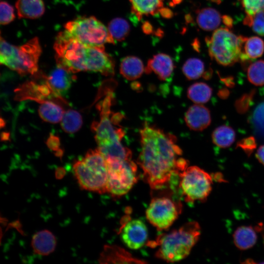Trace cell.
Masks as SVG:
<instances>
[{
  "label": "cell",
  "instance_id": "5",
  "mask_svg": "<svg viewBox=\"0 0 264 264\" xmlns=\"http://www.w3.org/2000/svg\"><path fill=\"white\" fill-rule=\"evenodd\" d=\"M0 62L20 75L33 74L38 68L42 48L37 37L17 46L0 38Z\"/></svg>",
  "mask_w": 264,
  "mask_h": 264
},
{
  "label": "cell",
  "instance_id": "24",
  "mask_svg": "<svg viewBox=\"0 0 264 264\" xmlns=\"http://www.w3.org/2000/svg\"><path fill=\"white\" fill-rule=\"evenodd\" d=\"M39 102V114L43 120L51 123L61 122L65 111L59 105L49 100H42Z\"/></svg>",
  "mask_w": 264,
  "mask_h": 264
},
{
  "label": "cell",
  "instance_id": "34",
  "mask_svg": "<svg viewBox=\"0 0 264 264\" xmlns=\"http://www.w3.org/2000/svg\"><path fill=\"white\" fill-rule=\"evenodd\" d=\"M0 22L2 25L9 23L15 18L13 7L6 1L0 2Z\"/></svg>",
  "mask_w": 264,
  "mask_h": 264
},
{
  "label": "cell",
  "instance_id": "25",
  "mask_svg": "<svg viewBox=\"0 0 264 264\" xmlns=\"http://www.w3.org/2000/svg\"><path fill=\"white\" fill-rule=\"evenodd\" d=\"M212 94V88L203 82H198L192 85L187 90L189 99L198 104L207 102L210 100Z\"/></svg>",
  "mask_w": 264,
  "mask_h": 264
},
{
  "label": "cell",
  "instance_id": "16",
  "mask_svg": "<svg viewBox=\"0 0 264 264\" xmlns=\"http://www.w3.org/2000/svg\"><path fill=\"white\" fill-rule=\"evenodd\" d=\"M72 72L57 66L47 77L46 84L56 96H61L70 88L74 79Z\"/></svg>",
  "mask_w": 264,
  "mask_h": 264
},
{
  "label": "cell",
  "instance_id": "19",
  "mask_svg": "<svg viewBox=\"0 0 264 264\" xmlns=\"http://www.w3.org/2000/svg\"><path fill=\"white\" fill-rule=\"evenodd\" d=\"M223 16L216 9L205 7L199 9L197 14L196 22L198 26L206 31L217 29L223 22Z\"/></svg>",
  "mask_w": 264,
  "mask_h": 264
},
{
  "label": "cell",
  "instance_id": "7",
  "mask_svg": "<svg viewBox=\"0 0 264 264\" xmlns=\"http://www.w3.org/2000/svg\"><path fill=\"white\" fill-rule=\"evenodd\" d=\"M87 46L65 30L58 33L54 44L57 66L74 73L86 71Z\"/></svg>",
  "mask_w": 264,
  "mask_h": 264
},
{
  "label": "cell",
  "instance_id": "4",
  "mask_svg": "<svg viewBox=\"0 0 264 264\" xmlns=\"http://www.w3.org/2000/svg\"><path fill=\"white\" fill-rule=\"evenodd\" d=\"M73 171L82 189L101 194L107 193V161L97 148L88 151L83 158L76 161Z\"/></svg>",
  "mask_w": 264,
  "mask_h": 264
},
{
  "label": "cell",
  "instance_id": "27",
  "mask_svg": "<svg viewBox=\"0 0 264 264\" xmlns=\"http://www.w3.org/2000/svg\"><path fill=\"white\" fill-rule=\"evenodd\" d=\"M83 123L82 117L79 112L73 110L65 111L61 121L63 130L67 133H74L77 132Z\"/></svg>",
  "mask_w": 264,
  "mask_h": 264
},
{
  "label": "cell",
  "instance_id": "30",
  "mask_svg": "<svg viewBox=\"0 0 264 264\" xmlns=\"http://www.w3.org/2000/svg\"><path fill=\"white\" fill-rule=\"evenodd\" d=\"M244 52L248 58L261 57L264 51V43L262 39L253 36L246 38L243 44Z\"/></svg>",
  "mask_w": 264,
  "mask_h": 264
},
{
  "label": "cell",
  "instance_id": "11",
  "mask_svg": "<svg viewBox=\"0 0 264 264\" xmlns=\"http://www.w3.org/2000/svg\"><path fill=\"white\" fill-rule=\"evenodd\" d=\"M182 205L166 197H155L151 200L146 210L147 219L158 230L169 228L177 219Z\"/></svg>",
  "mask_w": 264,
  "mask_h": 264
},
{
  "label": "cell",
  "instance_id": "15",
  "mask_svg": "<svg viewBox=\"0 0 264 264\" xmlns=\"http://www.w3.org/2000/svg\"><path fill=\"white\" fill-rule=\"evenodd\" d=\"M174 69L171 57L166 54L158 53L148 60L144 72L147 74L153 72L160 80L165 81L172 75Z\"/></svg>",
  "mask_w": 264,
  "mask_h": 264
},
{
  "label": "cell",
  "instance_id": "8",
  "mask_svg": "<svg viewBox=\"0 0 264 264\" xmlns=\"http://www.w3.org/2000/svg\"><path fill=\"white\" fill-rule=\"evenodd\" d=\"M65 28L72 37L88 46L114 43L108 27L94 16L78 18L67 22Z\"/></svg>",
  "mask_w": 264,
  "mask_h": 264
},
{
  "label": "cell",
  "instance_id": "9",
  "mask_svg": "<svg viewBox=\"0 0 264 264\" xmlns=\"http://www.w3.org/2000/svg\"><path fill=\"white\" fill-rule=\"evenodd\" d=\"M108 168L107 193L113 198L127 194L137 182V165L132 159L106 158Z\"/></svg>",
  "mask_w": 264,
  "mask_h": 264
},
{
  "label": "cell",
  "instance_id": "36",
  "mask_svg": "<svg viewBox=\"0 0 264 264\" xmlns=\"http://www.w3.org/2000/svg\"><path fill=\"white\" fill-rule=\"evenodd\" d=\"M238 145L241 147L247 154H250L256 147L255 140L252 137H249L242 140Z\"/></svg>",
  "mask_w": 264,
  "mask_h": 264
},
{
  "label": "cell",
  "instance_id": "10",
  "mask_svg": "<svg viewBox=\"0 0 264 264\" xmlns=\"http://www.w3.org/2000/svg\"><path fill=\"white\" fill-rule=\"evenodd\" d=\"M179 187L185 200L204 201L212 191V176L196 166H188L178 174Z\"/></svg>",
  "mask_w": 264,
  "mask_h": 264
},
{
  "label": "cell",
  "instance_id": "31",
  "mask_svg": "<svg viewBox=\"0 0 264 264\" xmlns=\"http://www.w3.org/2000/svg\"><path fill=\"white\" fill-rule=\"evenodd\" d=\"M249 82L256 86L264 85V61L259 60L251 64L247 69Z\"/></svg>",
  "mask_w": 264,
  "mask_h": 264
},
{
  "label": "cell",
  "instance_id": "26",
  "mask_svg": "<svg viewBox=\"0 0 264 264\" xmlns=\"http://www.w3.org/2000/svg\"><path fill=\"white\" fill-rule=\"evenodd\" d=\"M212 138L213 143L220 148L230 146L235 139L234 130L226 125H222L217 128L213 132Z\"/></svg>",
  "mask_w": 264,
  "mask_h": 264
},
{
  "label": "cell",
  "instance_id": "28",
  "mask_svg": "<svg viewBox=\"0 0 264 264\" xmlns=\"http://www.w3.org/2000/svg\"><path fill=\"white\" fill-rule=\"evenodd\" d=\"M108 28L113 38L118 41L124 40L130 31L129 22L121 18L112 19L109 22Z\"/></svg>",
  "mask_w": 264,
  "mask_h": 264
},
{
  "label": "cell",
  "instance_id": "38",
  "mask_svg": "<svg viewBox=\"0 0 264 264\" xmlns=\"http://www.w3.org/2000/svg\"><path fill=\"white\" fill-rule=\"evenodd\" d=\"M212 178L216 182H226V180L223 178V174L220 172L216 173L212 176Z\"/></svg>",
  "mask_w": 264,
  "mask_h": 264
},
{
  "label": "cell",
  "instance_id": "23",
  "mask_svg": "<svg viewBox=\"0 0 264 264\" xmlns=\"http://www.w3.org/2000/svg\"><path fill=\"white\" fill-rule=\"evenodd\" d=\"M234 242L240 250H246L253 247L256 242L257 236L254 228L250 226L239 227L233 234Z\"/></svg>",
  "mask_w": 264,
  "mask_h": 264
},
{
  "label": "cell",
  "instance_id": "35",
  "mask_svg": "<svg viewBox=\"0 0 264 264\" xmlns=\"http://www.w3.org/2000/svg\"><path fill=\"white\" fill-rule=\"evenodd\" d=\"M252 121L258 132L264 133V102L260 104L254 111Z\"/></svg>",
  "mask_w": 264,
  "mask_h": 264
},
{
  "label": "cell",
  "instance_id": "33",
  "mask_svg": "<svg viewBox=\"0 0 264 264\" xmlns=\"http://www.w3.org/2000/svg\"><path fill=\"white\" fill-rule=\"evenodd\" d=\"M246 15L264 12V0H240Z\"/></svg>",
  "mask_w": 264,
  "mask_h": 264
},
{
  "label": "cell",
  "instance_id": "20",
  "mask_svg": "<svg viewBox=\"0 0 264 264\" xmlns=\"http://www.w3.org/2000/svg\"><path fill=\"white\" fill-rule=\"evenodd\" d=\"M15 5L19 18L37 19L45 11L43 0H17Z\"/></svg>",
  "mask_w": 264,
  "mask_h": 264
},
{
  "label": "cell",
  "instance_id": "29",
  "mask_svg": "<svg viewBox=\"0 0 264 264\" xmlns=\"http://www.w3.org/2000/svg\"><path fill=\"white\" fill-rule=\"evenodd\" d=\"M204 69V63L196 58L188 59L182 66L183 73L188 80L199 78L203 74Z\"/></svg>",
  "mask_w": 264,
  "mask_h": 264
},
{
  "label": "cell",
  "instance_id": "1",
  "mask_svg": "<svg viewBox=\"0 0 264 264\" xmlns=\"http://www.w3.org/2000/svg\"><path fill=\"white\" fill-rule=\"evenodd\" d=\"M140 136L141 151L137 163L152 189L162 188L174 174L178 175L188 167L187 160L181 157L182 150L174 135L145 124Z\"/></svg>",
  "mask_w": 264,
  "mask_h": 264
},
{
  "label": "cell",
  "instance_id": "18",
  "mask_svg": "<svg viewBox=\"0 0 264 264\" xmlns=\"http://www.w3.org/2000/svg\"><path fill=\"white\" fill-rule=\"evenodd\" d=\"M31 245L35 253L47 255L54 251L56 240L51 232L44 230L36 233L33 236Z\"/></svg>",
  "mask_w": 264,
  "mask_h": 264
},
{
  "label": "cell",
  "instance_id": "6",
  "mask_svg": "<svg viewBox=\"0 0 264 264\" xmlns=\"http://www.w3.org/2000/svg\"><path fill=\"white\" fill-rule=\"evenodd\" d=\"M246 38L236 35L228 27L217 29L206 39L209 54L218 64L224 66L247 60L248 58L242 50Z\"/></svg>",
  "mask_w": 264,
  "mask_h": 264
},
{
  "label": "cell",
  "instance_id": "12",
  "mask_svg": "<svg viewBox=\"0 0 264 264\" xmlns=\"http://www.w3.org/2000/svg\"><path fill=\"white\" fill-rule=\"evenodd\" d=\"M85 66L86 71L100 72L106 76L114 74V61L106 52L104 45L87 47Z\"/></svg>",
  "mask_w": 264,
  "mask_h": 264
},
{
  "label": "cell",
  "instance_id": "32",
  "mask_svg": "<svg viewBox=\"0 0 264 264\" xmlns=\"http://www.w3.org/2000/svg\"><path fill=\"white\" fill-rule=\"evenodd\" d=\"M243 23L251 27L256 33L264 36V12L254 15H246Z\"/></svg>",
  "mask_w": 264,
  "mask_h": 264
},
{
  "label": "cell",
  "instance_id": "2",
  "mask_svg": "<svg viewBox=\"0 0 264 264\" xmlns=\"http://www.w3.org/2000/svg\"><path fill=\"white\" fill-rule=\"evenodd\" d=\"M112 99V93L110 92L100 104L99 121L94 122L91 126L95 134L97 149L106 159L116 157L132 159L131 151L122 143L125 133L121 127H118L121 115L116 113L111 116Z\"/></svg>",
  "mask_w": 264,
  "mask_h": 264
},
{
  "label": "cell",
  "instance_id": "37",
  "mask_svg": "<svg viewBox=\"0 0 264 264\" xmlns=\"http://www.w3.org/2000/svg\"><path fill=\"white\" fill-rule=\"evenodd\" d=\"M256 156L260 162L264 165V145L261 146L258 149Z\"/></svg>",
  "mask_w": 264,
  "mask_h": 264
},
{
  "label": "cell",
  "instance_id": "21",
  "mask_svg": "<svg viewBox=\"0 0 264 264\" xmlns=\"http://www.w3.org/2000/svg\"><path fill=\"white\" fill-rule=\"evenodd\" d=\"M145 71L143 62L138 57L129 56L124 58L120 63V72L130 81L138 79Z\"/></svg>",
  "mask_w": 264,
  "mask_h": 264
},
{
  "label": "cell",
  "instance_id": "17",
  "mask_svg": "<svg viewBox=\"0 0 264 264\" xmlns=\"http://www.w3.org/2000/svg\"><path fill=\"white\" fill-rule=\"evenodd\" d=\"M101 263H144L115 245H105L99 259Z\"/></svg>",
  "mask_w": 264,
  "mask_h": 264
},
{
  "label": "cell",
  "instance_id": "3",
  "mask_svg": "<svg viewBox=\"0 0 264 264\" xmlns=\"http://www.w3.org/2000/svg\"><path fill=\"white\" fill-rule=\"evenodd\" d=\"M200 227L195 221L186 223L180 228L159 236L148 242V246H158L155 256L167 262L180 261L190 254L198 241Z\"/></svg>",
  "mask_w": 264,
  "mask_h": 264
},
{
  "label": "cell",
  "instance_id": "39",
  "mask_svg": "<svg viewBox=\"0 0 264 264\" xmlns=\"http://www.w3.org/2000/svg\"><path fill=\"white\" fill-rule=\"evenodd\" d=\"M143 30L145 33H151L152 32V26L148 22H145L143 25Z\"/></svg>",
  "mask_w": 264,
  "mask_h": 264
},
{
  "label": "cell",
  "instance_id": "22",
  "mask_svg": "<svg viewBox=\"0 0 264 264\" xmlns=\"http://www.w3.org/2000/svg\"><path fill=\"white\" fill-rule=\"evenodd\" d=\"M132 12L140 20L143 16L154 15L160 11L163 0H129Z\"/></svg>",
  "mask_w": 264,
  "mask_h": 264
},
{
  "label": "cell",
  "instance_id": "13",
  "mask_svg": "<svg viewBox=\"0 0 264 264\" xmlns=\"http://www.w3.org/2000/svg\"><path fill=\"white\" fill-rule=\"evenodd\" d=\"M120 229L121 240L132 249L141 248L148 238V230L145 224L139 219L124 220Z\"/></svg>",
  "mask_w": 264,
  "mask_h": 264
},
{
  "label": "cell",
  "instance_id": "40",
  "mask_svg": "<svg viewBox=\"0 0 264 264\" xmlns=\"http://www.w3.org/2000/svg\"><path fill=\"white\" fill-rule=\"evenodd\" d=\"M160 12L165 17H170L172 16V12L168 9H164L162 8Z\"/></svg>",
  "mask_w": 264,
  "mask_h": 264
},
{
  "label": "cell",
  "instance_id": "14",
  "mask_svg": "<svg viewBox=\"0 0 264 264\" xmlns=\"http://www.w3.org/2000/svg\"><path fill=\"white\" fill-rule=\"evenodd\" d=\"M184 120L188 127L195 131H201L211 123L209 110L201 104L191 106L185 114Z\"/></svg>",
  "mask_w": 264,
  "mask_h": 264
}]
</instances>
